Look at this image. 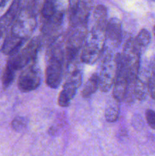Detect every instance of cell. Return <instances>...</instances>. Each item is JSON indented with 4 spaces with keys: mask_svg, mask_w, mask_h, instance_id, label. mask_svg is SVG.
<instances>
[{
    "mask_svg": "<svg viewBox=\"0 0 155 156\" xmlns=\"http://www.w3.org/2000/svg\"><path fill=\"white\" fill-rule=\"evenodd\" d=\"M42 42L50 44L61 35L65 9L62 0H45L40 12Z\"/></svg>",
    "mask_w": 155,
    "mask_h": 156,
    "instance_id": "cell-1",
    "label": "cell"
},
{
    "mask_svg": "<svg viewBox=\"0 0 155 156\" xmlns=\"http://www.w3.org/2000/svg\"><path fill=\"white\" fill-rule=\"evenodd\" d=\"M65 36L60 35L56 41L47 46L46 55V83L50 88L59 87L65 69Z\"/></svg>",
    "mask_w": 155,
    "mask_h": 156,
    "instance_id": "cell-2",
    "label": "cell"
},
{
    "mask_svg": "<svg viewBox=\"0 0 155 156\" xmlns=\"http://www.w3.org/2000/svg\"><path fill=\"white\" fill-rule=\"evenodd\" d=\"M105 43V30L94 27L90 29L81 50L80 56L81 62L88 65L95 63L103 53Z\"/></svg>",
    "mask_w": 155,
    "mask_h": 156,
    "instance_id": "cell-3",
    "label": "cell"
},
{
    "mask_svg": "<svg viewBox=\"0 0 155 156\" xmlns=\"http://www.w3.org/2000/svg\"><path fill=\"white\" fill-rule=\"evenodd\" d=\"M88 31V24L70 26L69 30L65 34V66L81 58V50Z\"/></svg>",
    "mask_w": 155,
    "mask_h": 156,
    "instance_id": "cell-4",
    "label": "cell"
},
{
    "mask_svg": "<svg viewBox=\"0 0 155 156\" xmlns=\"http://www.w3.org/2000/svg\"><path fill=\"white\" fill-rule=\"evenodd\" d=\"M42 44L40 37H33L19 51L9 56L7 64L16 71L22 69L30 62L36 61Z\"/></svg>",
    "mask_w": 155,
    "mask_h": 156,
    "instance_id": "cell-5",
    "label": "cell"
},
{
    "mask_svg": "<svg viewBox=\"0 0 155 156\" xmlns=\"http://www.w3.org/2000/svg\"><path fill=\"white\" fill-rule=\"evenodd\" d=\"M36 26V16L27 9V5L21 10L9 31L21 39L27 41L34 31Z\"/></svg>",
    "mask_w": 155,
    "mask_h": 156,
    "instance_id": "cell-6",
    "label": "cell"
},
{
    "mask_svg": "<svg viewBox=\"0 0 155 156\" xmlns=\"http://www.w3.org/2000/svg\"><path fill=\"white\" fill-rule=\"evenodd\" d=\"M41 81V69L36 61H33L23 68V71L18 77V86L22 92H30L40 85Z\"/></svg>",
    "mask_w": 155,
    "mask_h": 156,
    "instance_id": "cell-7",
    "label": "cell"
},
{
    "mask_svg": "<svg viewBox=\"0 0 155 156\" xmlns=\"http://www.w3.org/2000/svg\"><path fill=\"white\" fill-rule=\"evenodd\" d=\"M116 73L115 56L111 53H106L101 60L100 72L98 73L100 91L107 92L112 87Z\"/></svg>",
    "mask_w": 155,
    "mask_h": 156,
    "instance_id": "cell-8",
    "label": "cell"
},
{
    "mask_svg": "<svg viewBox=\"0 0 155 156\" xmlns=\"http://www.w3.org/2000/svg\"><path fill=\"white\" fill-rule=\"evenodd\" d=\"M81 83L82 73H72L67 75L62 91L58 97V105L63 108L69 106Z\"/></svg>",
    "mask_w": 155,
    "mask_h": 156,
    "instance_id": "cell-9",
    "label": "cell"
},
{
    "mask_svg": "<svg viewBox=\"0 0 155 156\" xmlns=\"http://www.w3.org/2000/svg\"><path fill=\"white\" fill-rule=\"evenodd\" d=\"M94 4V0H80L75 10L68 15L70 26L88 24Z\"/></svg>",
    "mask_w": 155,
    "mask_h": 156,
    "instance_id": "cell-10",
    "label": "cell"
},
{
    "mask_svg": "<svg viewBox=\"0 0 155 156\" xmlns=\"http://www.w3.org/2000/svg\"><path fill=\"white\" fill-rule=\"evenodd\" d=\"M27 0H13L5 13L0 18V27L9 31L17 17L26 6Z\"/></svg>",
    "mask_w": 155,
    "mask_h": 156,
    "instance_id": "cell-11",
    "label": "cell"
},
{
    "mask_svg": "<svg viewBox=\"0 0 155 156\" xmlns=\"http://www.w3.org/2000/svg\"><path fill=\"white\" fill-rule=\"evenodd\" d=\"M106 41L113 47H118L122 41V24L120 20L112 18L108 21L105 30Z\"/></svg>",
    "mask_w": 155,
    "mask_h": 156,
    "instance_id": "cell-12",
    "label": "cell"
},
{
    "mask_svg": "<svg viewBox=\"0 0 155 156\" xmlns=\"http://www.w3.org/2000/svg\"><path fill=\"white\" fill-rule=\"evenodd\" d=\"M107 9L103 5H97L94 8L91 12V21L92 27L99 28L102 30H106V24L108 22Z\"/></svg>",
    "mask_w": 155,
    "mask_h": 156,
    "instance_id": "cell-13",
    "label": "cell"
},
{
    "mask_svg": "<svg viewBox=\"0 0 155 156\" xmlns=\"http://www.w3.org/2000/svg\"><path fill=\"white\" fill-rule=\"evenodd\" d=\"M25 42V41L15 36L9 30L5 40L4 45H3L2 51L3 52L4 54L11 56V55L15 54V53L19 51Z\"/></svg>",
    "mask_w": 155,
    "mask_h": 156,
    "instance_id": "cell-14",
    "label": "cell"
},
{
    "mask_svg": "<svg viewBox=\"0 0 155 156\" xmlns=\"http://www.w3.org/2000/svg\"><path fill=\"white\" fill-rule=\"evenodd\" d=\"M100 88V82H99L98 73H94L91 75L84 86L81 91L82 97L84 98H88L94 94Z\"/></svg>",
    "mask_w": 155,
    "mask_h": 156,
    "instance_id": "cell-15",
    "label": "cell"
},
{
    "mask_svg": "<svg viewBox=\"0 0 155 156\" xmlns=\"http://www.w3.org/2000/svg\"><path fill=\"white\" fill-rule=\"evenodd\" d=\"M119 101L113 98L112 101H109L106 106V111H105V117H106V121L109 123H113L118 120L119 116Z\"/></svg>",
    "mask_w": 155,
    "mask_h": 156,
    "instance_id": "cell-16",
    "label": "cell"
},
{
    "mask_svg": "<svg viewBox=\"0 0 155 156\" xmlns=\"http://www.w3.org/2000/svg\"><path fill=\"white\" fill-rule=\"evenodd\" d=\"M16 72V70L14 69L12 66L6 64V66L5 68L4 72H3L2 78L3 89H7L12 85L14 79H15Z\"/></svg>",
    "mask_w": 155,
    "mask_h": 156,
    "instance_id": "cell-17",
    "label": "cell"
},
{
    "mask_svg": "<svg viewBox=\"0 0 155 156\" xmlns=\"http://www.w3.org/2000/svg\"><path fill=\"white\" fill-rule=\"evenodd\" d=\"M135 39V42L136 44L137 47L140 49V50H142L148 46L150 41V34L146 29H142L139 31L138 34Z\"/></svg>",
    "mask_w": 155,
    "mask_h": 156,
    "instance_id": "cell-18",
    "label": "cell"
},
{
    "mask_svg": "<svg viewBox=\"0 0 155 156\" xmlns=\"http://www.w3.org/2000/svg\"><path fill=\"white\" fill-rule=\"evenodd\" d=\"M44 1L45 0H27V9L32 14L37 16L40 12Z\"/></svg>",
    "mask_w": 155,
    "mask_h": 156,
    "instance_id": "cell-19",
    "label": "cell"
},
{
    "mask_svg": "<svg viewBox=\"0 0 155 156\" xmlns=\"http://www.w3.org/2000/svg\"><path fill=\"white\" fill-rule=\"evenodd\" d=\"M27 122H28V120L25 117H17L12 120V126L15 131L19 132V131H21L25 129L27 125Z\"/></svg>",
    "mask_w": 155,
    "mask_h": 156,
    "instance_id": "cell-20",
    "label": "cell"
},
{
    "mask_svg": "<svg viewBox=\"0 0 155 156\" xmlns=\"http://www.w3.org/2000/svg\"><path fill=\"white\" fill-rule=\"evenodd\" d=\"M145 117L149 126L153 129H155V111L147 109L145 112Z\"/></svg>",
    "mask_w": 155,
    "mask_h": 156,
    "instance_id": "cell-21",
    "label": "cell"
},
{
    "mask_svg": "<svg viewBox=\"0 0 155 156\" xmlns=\"http://www.w3.org/2000/svg\"><path fill=\"white\" fill-rule=\"evenodd\" d=\"M147 89L150 97L155 100V73H152L151 76L150 77L147 83Z\"/></svg>",
    "mask_w": 155,
    "mask_h": 156,
    "instance_id": "cell-22",
    "label": "cell"
},
{
    "mask_svg": "<svg viewBox=\"0 0 155 156\" xmlns=\"http://www.w3.org/2000/svg\"><path fill=\"white\" fill-rule=\"evenodd\" d=\"M80 0H68V14H71V12H74L75 9L77 8L78 5Z\"/></svg>",
    "mask_w": 155,
    "mask_h": 156,
    "instance_id": "cell-23",
    "label": "cell"
},
{
    "mask_svg": "<svg viewBox=\"0 0 155 156\" xmlns=\"http://www.w3.org/2000/svg\"><path fill=\"white\" fill-rule=\"evenodd\" d=\"M8 32L9 31H6V30H3L0 27V51H2V50L5 40L6 36H7Z\"/></svg>",
    "mask_w": 155,
    "mask_h": 156,
    "instance_id": "cell-24",
    "label": "cell"
},
{
    "mask_svg": "<svg viewBox=\"0 0 155 156\" xmlns=\"http://www.w3.org/2000/svg\"><path fill=\"white\" fill-rule=\"evenodd\" d=\"M9 0H0V9H2L7 4Z\"/></svg>",
    "mask_w": 155,
    "mask_h": 156,
    "instance_id": "cell-25",
    "label": "cell"
},
{
    "mask_svg": "<svg viewBox=\"0 0 155 156\" xmlns=\"http://www.w3.org/2000/svg\"><path fill=\"white\" fill-rule=\"evenodd\" d=\"M152 73H155V65H154V66H153V72H152Z\"/></svg>",
    "mask_w": 155,
    "mask_h": 156,
    "instance_id": "cell-26",
    "label": "cell"
},
{
    "mask_svg": "<svg viewBox=\"0 0 155 156\" xmlns=\"http://www.w3.org/2000/svg\"><path fill=\"white\" fill-rule=\"evenodd\" d=\"M153 34H154V35H155V26H154V27H153Z\"/></svg>",
    "mask_w": 155,
    "mask_h": 156,
    "instance_id": "cell-27",
    "label": "cell"
}]
</instances>
